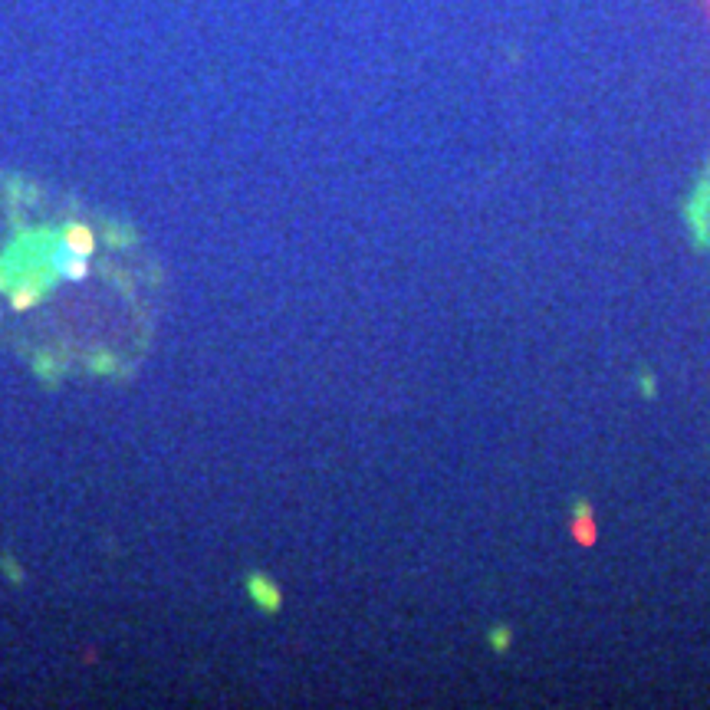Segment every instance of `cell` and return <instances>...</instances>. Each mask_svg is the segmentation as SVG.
Masks as SVG:
<instances>
[{"label":"cell","instance_id":"obj_3","mask_svg":"<svg viewBox=\"0 0 710 710\" xmlns=\"http://www.w3.org/2000/svg\"><path fill=\"white\" fill-rule=\"evenodd\" d=\"M59 240L86 260L96 257V250H99V240H96V234H92V227H89V224H79V221H69L66 227L59 231Z\"/></svg>","mask_w":710,"mask_h":710},{"label":"cell","instance_id":"obj_1","mask_svg":"<svg viewBox=\"0 0 710 710\" xmlns=\"http://www.w3.org/2000/svg\"><path fill=\"white\" fill-rule=\"evenodd\" d=\"M47 257H49V267L59 273V279H69V283H79V279H86L89 277V260L86 257H79L76 250H69L63 240L56 237H49V250H47Z\"/></svg>","mask_w":710,"mask_h":710},{"label":"cell","instance_id":"obj_4","mask_svg":"<svg viewBox=\"0 0 710 710\" xmlns=\"http://www.w3.org/2000/svg\"><path fill=\"white\" fill-rule=\"evenodd\" d=\"M40 296H43V293H40L37 287H30V283H23V279H20L17 287L10 289V306L17 309V313H23V309H33V306H37Z\"/></svg>","mask_w":710,"mask_h":710},{"label":"cell","instance_id":"obj_2","mask_svg":"<svg viewBox=\"0 0 710 710\" xmlns=\"http://www.w3.org/2000/svg\"><path fill=\"white\" fill-rule=\"evenodd\" d=\"M247 595H250V602L267 615H277L279 608H283V589H279L267 572H260V569H253L247 576Z\"/></svg>","mask_w":710,"mask_h":710},{"label":"cell","instance_id":"obj_7","mask_svg":"<svg viewBox=\"0 0 710 710\" xmlns=\"http://www.w3.org/2000/svg\"><path fill=\"white\" fill-rule=\"evenodd\" d=\"M0 569L7 572V579H13V582H23V572H20V569H17V562H13L10 556H4V559H0Z\"/></svg>","mask_w":710,"mask_h":710},{"label":"cell","instance_id":"obj_8","mask_svg":"<svg viewBox=\"0 0 710 710\" xmlns=\"http://www.w3.org/2000/svg\"><path fill=\"white\" fill-rule=\"evenodd\" d=\"M651 382H654L651 375H644V378H642V392L648 395V398H651V395H654V385H651Z\"/></svg>","mask_w":710,"mask_h":710},{"label":"cell","instance_id":"obj_6","mask_svg":"<svg viewBox=\"0 0 710 710\" xmlns=\"http://www.w3.org/2000/svg\"><path fill=\"white\" fill-rule=\"evenodd\" d=\"M89 365L96 368V372H116V359L109 352H96L92 359H89Z\"/></svg>","mask_w":710,"mask_h":710},{"label":"cell","instance_id":"obj_5","mask_svg":"<svg viewBox=\"0 0 710 710\" xmlns=\"http://www.w3.org/2000/svg\"><path fill=\"white\" fill-rule=\"evenodd\" d=\"M510 642H513V634H510L507 625H500V628H490V648L493 651H510Z\"/></svg>","mask_w":710,"mask_h":710}]
</instances>
